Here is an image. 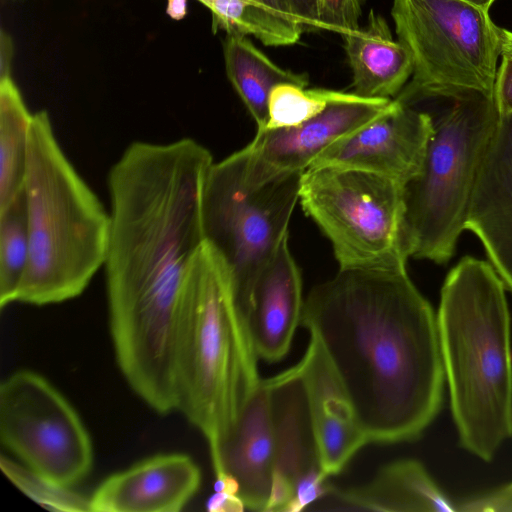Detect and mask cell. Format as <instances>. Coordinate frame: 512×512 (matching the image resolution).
I'll use <instances>...</instances> for the list:
<instances>
[{"label":"cell","mask_w":512,"mask_h":512,"mask_svg":"<svg viewBox=\"0 0 512 512\" xmlns=\"http://www.w3.org/2000/svg\"><path fill=\"white\" fill-rule=\"evenodd\" d=\"M213 163L192 138L134 141L107 176L104 267L115 355L134 392L161 414L176 409L187 277L204 242L201 201Z\"/></svg>","instance_id":"6da1fadb"},{"label":"cell","mask_w":512,"mask_h":512,"mask_svg":"<svg viewBox=\"0 0 512 512\" xmlns=\"http://www.w3.org/2000/svg\"><path fill=\"white\" fill-rule=\"evenodd\" d=\"M317 338L369 443L417 439L444 385L437 318L406 270L339 269L304 300Z\"/></svg>","instance_id":"7a4b0ae2"},{"label":"cell","mask_w":512,"mask_h":512,"mask_svg":"<svg viewBox=\"0 0 512 512\" xmlns=\"http://www.w3.org/2000/svg\"><path fill=\"white\" fill-rule=\"evenodd\" d=\"M437 324L460 443L490 461L512 437L510 316L490 263L465 256L449 272Z\"/></svg>","instance_id":"3957f363"},{"label":"cell","mask_w":512,"mask_h":512,"mask_svg":"<svg viewBox=\"0 0 512 512\" xmlns=\"http://www.w3.org/2000/svg\"><path fill=\"white\" fill-rule=\"evenodd\" d=\"M23 190L30 252L15 302L79 296L105 264L111 217L68 159L45 110L32 117Z\"/></svg>","instance_id":"277c9868"},{"label":"cell","mask_w":512,"mask_h":512,"mask_svg":"<svg viewBox=\"0 0 512 512\" xmlns=\"http://www.w3.org/2000/svg\"><path fill=\"white\" fill-rule=\"evenodd\" d=\"M258 356L228 270L206 241L187 277L176 371L177 407L214 449L261 382Z\"/></svg>","instance_id":"5b68a950"},{"label":"cell","mask_w":512,"mask_h":512,"mask_svg":"<svg viewBox=\"0 0 512 512\" xmlns=\"http://www.w3.org/2000/svg\"><path fill=\"white\" fill-rule=\"evenodd\" d=\"M422 168L403 191L410 257L445 264L466 221L477 175L499 115L494 98L475 91L436 95Z\"/></svg>","instance_id":"8992f818"},{"label":"cell","mask_w":512,"mask_h":512,"mask_svg":"<svg viewBox=\"0 0 512 512\" xmlns=\"http://www.w3.org/2000/svg\"><path fill=\"white\" fill-rule=\"evenodd\" d=\"M246 164L245 147L213 163L201 201L204 241L223 260L244 317L258 275L288 238L303 173L251 185L246 180Z\"/></svg>","instance_id":"52a82bcc"},{"label":"cell","mask_w":512,"mask_h":512,"mask_svg":"<svg viewBox=\"0 0 512 512\" xmlns=\"http://www.w3.org/2000/svg\"><path fill=\"white\" fill-rule=\"evenodd\" d=\"M404 187L368 171L312 166L299 200L330 240L340 269L406 270Z\"/></svg>","instance_id":"ba28073f"},{"label":"cell","mask_w":512,"mask_h":512,"mask_svg":"<svg viewBox=\"0 0 512 512\" xmlns=\"http://www.w3.org/2000/svg\"><path fill=\"white\" fill-rule=\"evenodd\" d=\"M391 15L413 59L398 99L464 91L494 98L502 40L489 11L462 0H393Z\"/></svg>","instance_id":"9c48e42d"},{"label":"cell","mask_w":512,"mask_h":512,"mask_svg":"<svg viewBox=\"0 0 512 512\" xmlns=\"http://www.w3.org/2000/svg\"><path fill=\"white\" fill-rule=\"evenodd\" d=\"M0 438L48 481L71 487L93 464L89 434L64 396L36 372L20 370L0 386Z\"/></svg>","instance_id":"30bf717a"},{"label":"cell","mask_w":512,"mask_h":512,"mask_svg":"<svg viewBox=\"0 0 512 512\" xmlns=\"http://www.w3.org/2000/svg\"><path fill=\"white\" fill-rule=\"evenodd\" d=\"M392 102L345 93L299 125L257 129L245 147L247 182L259 185L283 174L304 172L332 144L385 113Z\"/></svg>","instance_id":"8fae6325"},{"label":"cell","mask_w":512,"mask_h":512,"mask_svg":"<svg viewBox=\"0 0 512 512\" xmlns=\"http://www.w3.org/2000/svg\"><path fill=\"white\" fill-rule=\"evenodd\" d=\"M431 133L430 114L396 98L385 113L332 144L310 167L360 169L404 187L419 174Z\"/></svg>","instance_id":"7c38bea8"},{"label":"cell","mask_w":512,"mask_h":512,"mask_svg":"<svg viewBox=\"0 0 512 512\" xmlns=\"http://www.w3.org/2000/svg\"><path fill=\"white\" fill-rule=\"evenodd\" d=\"M305 388L314 442L323 473L339 474L369 443L349 397L316 337L295 364Z\"/></svg>","instance_id":"4fadbf2b"},{"label":"cell","mask_w":512,"mask_h":512,"mask_svg":"<svg viewBox=\"0 0 512 512\" xmlns=\"http://www.w3.org/2000/svg\"><path fill=\"white\" fill-rule=\"evenodd\" d=\"M210 456L216 478L227 474L236 480L245 508L265 512L276 458V430L265 379Z\"/></svg>","instance_id":"5bb4252c"},{"label":"cell","mask_w":512,"mask_h":512,"mask_svg":"<svg viewBox=\"0 0 512 512\" xmlns=\"http://www.w3.org/2000/svg\"><path fill=\"white\" fill-rule=\"evenodd\" d=\"M512 292V115L499 117L481 163L466 221Z\"/></svg>","instance_id":"9a60e30c"},{"label":"cell","mask_w":512,"mask_h":512,"mask_svg":"<svg viewBox=\"0 0 512 512\" xmlns=\"http://www.w3.org/2000/svg\"><path fill=\"white\" fill-rule=\"evenodd\" d=\"M200 483L201 472L190 456H152L106 478L90 497V511H180Z\"/></svg>","instance_id":"2e32d148"},{"label":"cell","mask_w":512,"mask_h":512,"mask_svg":"<svg viewBox=\"0 0 512 512\" xmlns=\"http://www.w3.org/2000/svg\"><path fill=\"white\" fill-rule=\"evenodd\" d=\"M276 430V458L265 512H285L297 483L321 470L303 381L296 365L265 379Z\"/></svg>","instance_id":"e0dca14e"},{"label":"cell","mask_w":512,"mask_h":512,"mask_svg":"<svg viewBox=\"0 0 512 512\" xmlns=\"http://www.w3.org/2000/svg\"><path fill=\"white\" fill-rule=\"evenodd\" d=\"M303 304L301 275L287 238L258 275L245 312L258 358L272 363L286 356Z\"/></svg>","instance_id":"ac0fdd59"},{"label":"cell","mask_w":512,"mask_h":512,"mask_svg":"<svg viewBox=\"0 0 512 512\" xmlns=\"http://www.w3.org/2000/svg\"><path fill=\"white\" fill-rule=\"evenodd\" d=\"M324 498L333 504L328 510L457 511V506L443 494L424 466L414 459L383 466L372 480L361 486L348 489L333 486Z\"/></svg>","instance_id":"d6986e66"},{"label":"cell","mask_w":512,"mask_h":512,"mask_svg":"<svg viewBox=\"0 0 512 512\" xmlns=\"http://www.w3.org/2000/svg\"><path fill=\"white\" fill-rule=\"evenodd\" d=\"M342 37L353 74V93L391 99L401 91L413 73V59L408 48L393 39L381 15L370 10L364 28Z\"/></svg>","instance_id":"ffe728a7"},{"label":"cell","mask_w":512,"mask_h":512,"mask_svg":"<svg viewBox=\"0 0 512 512\" xmlns=\"http://www.w3.org/2000/svg\"><path fill=\"white\" fill-rule=\"evenodd\" d=\"M226 74L255 120L258 129L268 121V101L272 89L281 83L303 87L309 84L306 73H294L272 62L247 37L240 33H227L224 44Z\"/></svg>","instance_id":"44dd1931"},{"label":"cell","mask_w":512,"mask_h":512,"mask_svg":"<svg viewBox=\"0 0 512 512\" xmlns=\"http://www.w3.org/2000/svg\"><path fill=\"white\" fill-rule=\"evenodd\" d=\"M32 117L12 77L0 80V210L23 189Z\"/></svg>","instance_id":"7402d4cb"},{"label":"cell","mask_w":512,"mask_h":512,"mask_svg":"<svg viewBox=\"0 0 512 512\" xmlns=\"http://www.w3.org/2000/svg\"><path fill=\"white\" fill-rule=\"evenodd\" d=\"M29 231L24 190L0 210V307L16 301L29 261Z\"/></svg>","instance_id":"603a6c76"},{"label":"cell","mask_w":512,"mask_h":512,"mask_svg":"<svg viewBox=\"0 0 512 512\" xmlns=\"http://www.w3.org/2000/svg\"><path fill=\"white\" fill-rule=\"evenodd\" d=\"M345 92L281 83L269 96L268 121L263 129L299 125L320 114L327 106L344 96Z\"/></svg>","instance_id":"cb8c5ba5"},{"label":"cell","mask_w":512,"mask_h":512,"mask_svg":"<svg viewBox=\"0 0 512 512\" xmlns=\"http://www.w3.org/2000/svg\"><path fill=\"white\" fill-rule=\"evenodd\" d=\"M0 467L15 486L46 509L65 512L90 511V498L73 491L70 487L48 481L26 465L17 464L1 456Z\"/></svg>","instance_id":"d4e9b609"},{"label":"cell","mask_w":512,"mask_h":512,"mask_svg":"<svg viewBox=\"0 0 512 512\" xmlns=\"http://www.w3.org/2000/svg\"><path fill=\"white\" fill-rule=\"evenodd\" d=\"M364 0H317L319 28L346 35L358 30Z\"/></svg>","instance_id":"484cf974"},{"label":"cell","mask_w":512,"mask_h":512,"mask_svg":"<svg viewBox=\"0 0 512 512\" xmlns=\"http://www.w3.org/2000/svg\"><path fill=\"white\" fill-rule=\"evenodd\" d=\"M207 509L211 512H242L245 509L234 478L227 474L216 478L215 493L209 498Z\"/></svg>","instance_id":"4316f807"},{"label":"cell","mask_w":512,"mask_h":512,"mask_svg":"<svg viewBox=\"0 0 512 512\" xmlns=\"http://www.w3.org/2000/svg\"><path fill=\"white\" fill-rule=\"evenodd\" d=\"M494 102L499 117L512 115V54L501 53L494 86Z\"/></svg>","instance_id":"83f0119b"},{"label":"cell","mask_w":512,"mask_h":512,"mask_svg":"<svg viewBox=\"0 0 512 512\" xmlns=\"http://www.w3.org/2000/svg\"><path fill=\"white\" fill-rule=\"evenodd\" d=\"M457 511H512V483L459 503Z\"/></svg>","instance_id":"f1b7e54d"},{"label":"cell","mask_w":512,"mask_h":512,"mask_svg":"<svg viewBox=\"0 0 512 512\" xmlns=\"http://www.w3.org/2000/svg\"><path fill=\"white\" fill-rule=\"evenodd\" d=\"M290 15L305 29H317V0H283Z\"/></svg>","instance_id":"f546056e"},{"label":"cell","mask_w":512,"mask_h":512,"mask_svg":"<svg viewBox=\"0 0 512 512\" xmlns=\"http://www.w3.org/2000/svg\"><path fill=\"white\" fill-rule=\"evenodd\" d=\"M14 45L11 36L4 30L0 32V80L11 76Z\"/></svg>","instance_id":"4dcf8cb0"},{"label":"cell","mask_w":512,"mask_h":512,"mask_svg":"<svg viewBox=\"0 0 512 512\" xmlns=\"http://www.w3.org/2000/svg\"><path fill=\"white\" fill-rule=\"evenodd\" d=\"M250 1L255 2V3L265 7L266 9L272 11L273 13H275L281 17L296 21L290 15L283 0H250Z\"/></svg>","instance_id":"1f68e13d"},{"label":"cell","mask_w":512,"mask_h":512,"mask_svg":"<svg viewBox=\"0 0 512 512\" xmlns=\"http://www.w3.org/2000/svg\"><path fill=\"white\" fill-rule=\"evenodd\" d=\"M166 13L173 20H182L187 14V0H167Z\"/></svg>","instance_id":"d6a6232c"},{"label":"cell","mask_w":512,"mask_h":512,"mask_svg":"<svg viewBox=\"0 0 512 512\" xmlns=\"http://www.w3.org/2000/svg\"><path fill=\"white\" fill-rule=\"evenodd\" d=\"M502 53L512 54V32L501 28Z\"/></svg>","instance_id":"836d02e7"},{"label":"cell","mask_w":512,"mask_h":512,"mask_svg":"<svg viewBox=\"0 0 512 512\" xmlns=\"http://www.w3.org/2000/svg\"><path fill=\"white\" fill-rule=\"evenodd\" d=\"M467 3H470L474 6H477L483 10L489 11L490 7L496 0H462Z\"/></svg>","instance_id":"e575fe53"}]
</instances>
